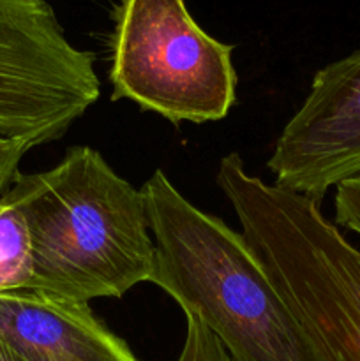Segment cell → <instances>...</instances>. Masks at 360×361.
I'll list each match as a JSON object with an SVG mask.
<instances>
[{"label": "cell", "instance_id": "cell-1", "mask_svg": "<svg viewBox=\"0 0 360 361\" xmlns=\"http://www.w3.org/2000/svg\"><path fill=\"white\" fill-rule=\"evenodd\" d=\"M141 192L155 243L150 282L194 314L233 361H327L242 233L194 207L157 169Z\"/></svg>", "mask_w": 360, "mask_h": 361}, {"label": "cell", "instance_id": "cell-2", "mask_svg": "<svg viewBox=\"0 0 360 361\" xmlns=\"http://www.w3.org/2000/svg\"><path fill=\"white\" fill-rule=\"evenodd\" d=\"M7 192L30 229V289L88 303L150 282L155 243L143 192L97 150L69 148L48 171L18 173Z\"/></svg>", "mask_w": 360, "mask_h": 361}, {"label": "cell", "instance_id": "cell-3", "mask_svg": "<svg viewBox=\"0 0 360 361\" xmlns=\"http://www.w3.org/2000/svg\"><path fill=\"white\" fill-rule=\"evenodd\" d=\"M217 185L244 240L327 361H360V250L320 203L267 183L235 152L219 162Z\"/></svg>", "mask_w": 360, "mask_h": 361}, {"label": "cell", "instance_id": "cell-4", "mask_svg": "<svg viewBox=\"0 0 360 361\" xmlns=\"http://www.w3.org/2000/svg\"><path fill=\"white\" fill-rule=\"evenodd\" d=\"M112 46L113 101L172 123L217 122L235 104V46L208 35L184 0H120Z\"/></svg>", "mask_w": 360, "mask_h": 361}, {"label": "cell", "instance_id": "cell-5", "mask_svg": "<svg viewBox=\"0 0 360 361\" xmlns=\"http://www.w3.org/2000/svg\"><path fill=\"white\" fill-rule=\"evenodd\" d=\"M94 62L46 0H0V134L30 150L60 140L101 95Z\"/></svg>", "mask_w": 360, "mask_h": 361}, {"label": "cell", "instance_id": "cell-6", "mask_svg": "<svg viewBox=\"0 0 360 361\" xmlns=\"http://www.w3.org/2000/svg\"><path fill=\"white\" fill-rule=\"evenodd\" d=\"M267 168L274 185L318 203L330 187L360 175V49L314 74Z\"/></svg>", "mask_w": 360, "mask_h": 361}, {"label": "cell", "instance_id": "cell-7", "mask_svg": "<svg viewBox=\"0 0 360 361\" xmlns=\"http://www.w3.org/2000/svg\"><path fill=\"white\" fill-rule=\"evenodd\" d=\"M0 342L25 361H138L88 303L35 289L0 293Z\"/></svg>", "mask_w": 360, "mask_h": 361}, {"label": "cell", "instance_id": "cell-8", "mask_svg": "<svg viewBox=\"0 0 360 361\" xmlns=\"http://www.w3.org/2000/svg\"><path fill=\"white\" fill-rule=\"evenodd\" d=\"M34 254L28 222L9 192L0 196V293L30 289Z\"/></svg>", "mask_w": 360, "mask_h": 361}, {"label": "cell", "instance_id": "cell-9", "mask_svg": "<svg viewBox=\"0 0 360 361\" xmlns=\"http://www.w3.org/2000/svg\"><path fill=\"white\" fill-rule=\"evenodd\" d=\"M186 319V341L176 361H233L200 317L187 314Z\"/></svg>", "mask_w": 360, "mask_h": 361}, {"label": "cell", "instance_id": "cell-10", "mask_svg": "<svg viewBox=\"0 0 360 361\" xmlns=\"http://www.w3.org/2000/svg\"><path fill=\"white\" fill-rule=\"evenodd\" d=\"M335 222L360 236V175L335 187Z\"/></svg>", "mask_w": 360, "mask_h": 361}, {"label": "cell", "instance_id": "cell-11", "mask_svg": "<svg viewBox=\"0 0 360 361\" xmlns=\"http://www.w3.org/2000/svg\"><path fill=\"white\" fill-rule=\"evenodd\" d=\"M30 148L20 141L9 140V137L0 134V196L9 189L13 180L16 178L18 168L23 159V155Z\"/></svg>", "mask_w": 360, "mask_h": 361}, {"label": "cell", "instance_id": "cell-12", "mask_svg": "<svg viewBox=\"0 0 360 361\" xmlns=\"http://www.w3.org/2000/svg\"><path fill=\"white\" fill-rule=\"evenodd\" d=\"M0 361H25L21 360L16 353L11 351L4 342H0Z\"/></svg>", "mask_w": 360, "mask_h": 361}]
</instances>
